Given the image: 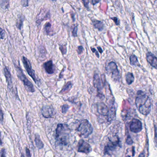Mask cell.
I'll return each instance as SVG.
<instances>
[{"label": "cell", "mask_w": 157, "mask_h": 157, "mask_svg": "<svg viewBox=\"0 0 157 157\" xmlns=\"http://www.w3.org/2000/svg\"><path fill=\"white\" fill-rule=\"evenodd\" d=\"M71 135V131L67 125L59 124L57 125L55 134L56 145L67 146L70 143Z\"/></svg>", "instance_id": "obj_2"}, {"label": "cell", "mask_w": 157, "mask_h": 157, "mask_svg": "<svg viewBox=\"0 0 157 157\" xmlns=\"http://www.w3.org/2000/svg\"><path fill=\"white\" fill-rule=\"evenodd\" d=\"M97 110L98 113L102 116H107L109 111L107 106L103 102H99L97 104Z\"/></svg>", "instance_id": "obj_14"}, {"label": "cell", "mask_w": 157, "mask_h": 157, "mask_svg": "<svg viewBox=\"0 0 157 157\" xmlns=\"http://www.w3.org/2000/svg\"><path fill=\"white\" fill-rule=\"evenodd\" d=\"M44 32L47 35L52 36L55 34L53 29L52 28V25L51 23L47 22L45 24L44 26Z\"/></svg>", "instance_id": "obj_17"}, {"label": "cell", "mask_w": 157, "mask_h": 157, "mask_svg": "<svg viewBox=\"0 0 157 157\" xmlns=\"http://www.w3.org/2000/svg\"><path fill=\"white\" fill-rule=\"evenodd\" d=\"M13 65L16 70V74L18 78L23 83L25 89L30 93H34L35 91V89L32 83L27 78L20 66L17 65L14 63H13Z\"/></svg>", "instance_id": "obj_3"}, {"label": "cell", "mask_w": 157, "mask_h": 157, "mask_svg": "<svg viewBox=\"0 0 157 157\" xmlns=\"http://www.w3.org/2000/svg\"><path fill=\"white\" fill-rule=\"evenodd\" d=\"M69 107H69L68 105H67V104L63 105L62 106V113L63 114H65V113L68 111Z\"/></svg>", "instance_id": "obj_28"}, {"label": "cell", "mask_w": 157, "mask_h": 157, "mask_svg": "<svg viewBox=\"0 0 157 157\" xmlns=\"http://www.w3.org/2000/svg\"><path fill=\"white\" fill-rule=\"evenodd\" d=\"M42 114L45 118H51L54 117L56 111L53 107L51 106H44L42 109Z\"/></svg>", "instance_id": "obj_11"}, {"label": "cell", "mask_w": 157, "mask_h": 157, "mask_svg": "<svg viewBox=\"0 0 157 157\" xmlns=\"http://www.w3.org/2000/svg\"><path fill=\"white\" fill-rule=\"evenodd\" d=\"M6 151L5 149H2L1 151V157H6Z\"/></svg>", "instance_id": "obj_39"}, {"label": "cell", "mask_w": 157, "mask_h": 157, "mask_svg": "<svg viewBox=\"0 0 157 157\" xmlns=\"http://www.w3.org/2000/svg\"><path fill=\"white\" fill-rule=\"evenodd\" d=\"M24 18L23 15L21 14H19L18 15V19L16 22V27L19 30H21L22 29V27L23 25V22L24 21Z\"/></svg>", "instance_id": "obj_22"}, {"label": "cell", "mask_w": 157, "mask_h": 157, "mask_svg": "<svg viewBox=\"0 0 157 157\" xmlns=\"http://www.w3.org/2000/svg\"><path fill=\"white\" fill-rule=\"evenodd\" d=\"M50 17H51V15H50V11L46 9H42L38 15L36 16V24L39 26L42 22L50 19Z\"/></svg>", "instance_id": "obj_9"}, {"label": "cell", "mask_w": 157, "mask_h": 157, "mask_svg": "<svg viewBox=\"0 0 157 157\" xmlns=\"http://www.w3.org/2000/svg\"><path fill=\"white\" fill-rule=\"evenodd\" d=\"M91 3L93 5H95L97 3H99L100 2V1H96V0H92L91 1Z\"/></svg>", "instance_id": "obj_40"}, {"label": "cell", "mask_w": 157, "mask_h": 157, "mask_svg": "<svg viewBox=\"0 0 157 157\" xmlns=\"http://www.w3.org/2000/svg\"><path fill=\"white\" fill-rule=\"evenodd\" d=\"M1 7L3 9H9V1H6V0H1Z\"/></svg>", "instance_id": "obj_25"}, {"label": "cell", "mask_w": 157, "mask_h": 157, "mask_svg": "<svg viewBox=\"0 0 157 157\" xmlns=\"http://www.w3.org/2000/svg\"></svg>", "instance_id": "obj_46"}, {"label": "cell", "mask_w": 157, "mask_h": 157, "mask_svg": "<svg viewBox=\"0 0 157 157\" xmlns=\"http://www.w3.org/2000/svg\"><path fill=\"white\" fill-rule=\"evenodd\" d=\"M119 146L120 140L118 137H115L113 139H109V142L104 148V153L105 154H109Z\"/></svg>", "instance_id": "obj_8"}, {"label": "cell", "mask_w": 157, "mask_h": 157, "mask_svg": "<svg viewBox=\"0 0 157 157\" xmlns=\"http://www.w3.org/2000/svg\"><path fill=\"white\" fill-rule=\"evenodd\" d=\"M92 21V24L95 28L97 29L99 31H103L104 28V24L103 22L95 19H93Z\"/></svg>", "instance_id": "obj_18"}, {"label": "cell", "mask_w": 157, "mask_h": 157, "mask_svg": "<svg viewBox=\"0 0 157 157\" xmlns=\"http://www.w3.org/2000/svg\"><path fill=\"white\" fill-rule=\"evenodd\" d=\"M77 31H78V26H76L74 27L73 31H72V35L74 37H77Z\"/></svg>", "instance_id": "obj_30"}, {"label": "cell", "mask_w": 157, "mask_h": 157, "mask_svg": "<svg viewBox=\"0 0 157 157\" xmlns=\"http://www.w3.org/2000/svg\"><path fill=\"white\" fill-rule=\"evenodd\" d=\"M29 1L28 0H22L21 1V3L22 6L24 7H27L29 6Z\"/></svg>", "instance_id": "obj_33"}, {"label": "cell", "mask_w": 157, "mask_h": 157, "mask_svg": "<svg viewBox=\"0 0 157 157\" xmlns=\"http://www.w3.org/2000/svg\"><path fill=\"white\" fill-rule=\"evenodd\" d=\"M71 17H72V19H73V21L74 22L75 21V15L74 14H71Z\"/></svg>", "instance_id": "obj_43"}, {"label": "cell", "mask_w": 157, "mask_h": 157, "mask_svg": "<svg viewBox=\"0 0 157 157\" xmlns=\"http://www.w3.org/2000/svg\"><path fill=\"white\" fill-rule=\"evenodd\" d=\"M138 157H145V153L144 152H141V153L139 155Z\"/></svg>", "instance_id": "obj_42"}, {"label": "cell", "mask_w": 157, "mask_h": 157, "mask_svg": "<svg viewBox=\"0 0 157 157\" xmlns=\"http://www.w3.org/2000/svg\"><path fill=\"white\" fill-rule=\"evenodd\" d=\"M39 52L40 55H41V56H43V57H44V56L45 57L47 53L44 47L42 45L39 47Z\"/></svg>", "instance_id": "obj_27"}, {"label": "cell", "mask_w": 157, "mask_h": 157, "mask_svg": "<svg viewBox=\"0 0 157 157\" xmlns=\"http://www.w3.org/2000/svg\"><path fill=\"white\" fill-rule=\"evenodd\" d=\"M106 71L108 74H111L113 80L115 82H119L120 80V73L116 63L111 62L105 67Z\"/></svg>", "instance_id": "obj_7"}, {"label": "cell", "mask_w": 157, "mask_h": 157, "mask_svg": "<svg viewBox=\"0 0 157 157\" xmlns=\"http://www.w3.org/2000/svg\"><path fill=\"white\" fill-rule=\"evenodd\" d=\"M125 80L128 84H131L135 81V77L133 74L131 73H128L126 74Z\"/></svg>", "instance_id": "obj_23"}, {"label": "cell", "mask_w": 157, "mask_h": 157, "mask_svg": "<svg viewBox=\"0 0 157 157\" xmlns=\"http://www.w3.org/2000/svg\"><path fill=\"white\" fill-rule=\"evenodd\" d=\"M73 84L71 81H68L66 84L62 88L61 91H60V94H65L68 93L71 90V88L73 87Z\"/></svg>", "instance_id": "obj_20"}, {"label": "cell", "mask_w": 157, "mask_h": 157, "mask_svg": "<svg viewBox=\"0 0 157 157\" xmlns=\"http://www.w3.org/2000/svg\"><path fill=\"white\" fill-rule=\"evenodd\" d=\"M129 61H130V64L132 66L136 67V66H140V64L139 62L137 57L135 55H131L129 57Z\"/></svg>", "instance_id": "obj_21"}, {"label": "cell", "mask_w": 157, "mask_h": 157, "mask_svg": "<svg viewBox=\"0 0 157 157\" xmlns=\"http://www.w3.org/2000/svg\"><path fill=\"white\" fill-rule=\"evenodd\" d=\"M135 103L140 114L144 115L149 114L151 109V102L149 97L145 92L141 90L137 91Z\"/></svg>", "instance_id": "obj_1"}, {"label": "cell", "mask_w": 157, "mask_h": 157, "mask_svg": "<svg viewBox=\"0 0 157 157\" xmlns=\"http://www.w3.org/2000/svg\"><path fill=\"white\" fill-rule=\"evenodd\" d=\"M146 59L149 64L155 69H157V57L150 52L146 54Z\"/></svg>", "instance_id": "obj_16"}, {"label": "cell", "mask_w": 157, "mask_h": 157, "mask_svg": "<svg viewBox=\"0 0 157 157\" xmlns=\"http://www.w3.org/2000/svg\"><path fill=\"white\" fill-rule=\"evenodd\" d=\"M93 84L96 88L98 93H101V91L103 89V85L98 74L95 73L94 74L93 77Z\"/></svg>", "instance_id": "obj_13"}, {"label": "cell", "mask_w": 157, "mask_h": 157, "mask_svg": "<svg viewBox=\"0 0 157 157\" xmlns=\"http://www.w3.org/2000/svg\"><path fill=\"white\" fill-rule=\"evenodd\" d=\"M154 133H155L154 143H155V146L157 148V125H155L154 126Z\"/></svg>", "instance_id": "obj_29"}, {"label": "cell", "mask_w": 157, "mask_h": 157, "mask_svg": "<svg viewBox=\"0 0 157 157\" xmlns=\"http://www.w3.org/2000/svg\"><path fill=\"white\" fill-rule=\"evenodd\" d=\"M1 32H0V35H1V39H3L5 37V32L4 30H3L2 28H1V30H0Z\"/></svg>", "instance_id": "obj_35"}, {"label": "cell", "mask_w": 157, "mask_h": 157, "mask_svg": "<svg viewBox=\"0 0 157 157\" xmlns=\"http://www.w3.org/2000/svg\"><path fill=\"white\" fill-rule=\"evenodd\" d=\"M1 122H2V120H3V113H2V110H1Z\"/></svg>", "instance_id": "obj_44"}, {"label": "cell", "mask_w": 157, "mask_h": 157, "mask_svg": "<svg viewBox=\"0 0 157 157\" xmlns=\"http://www.w3.org/2000/svg\"><path fill=\"white\" fill-rule=\"evenodd\" d=\"M126 142L129 145H131V144H133V140H132L130 136H128L127 137V138L126 140Z\"/></svg>", "instance_id": "obj_36"}, {"label": "cell", "mask_w": 157, "mask_h": 157, "mask_svg": "<svg viewBox=\"0 0 157 157\" xmlns=\"http://www.w3.org/2000/svg\"><path fill=\"white\" fill-rule=\"evenodd\" d=\"M107 116V119L109 122H111L115 118L116 108L114 105H112L110 109H109V113H108Z\"/></svg>", "instance_id": "obj_19"}, {"label": "cell", "mask_w": 157, "mask_h": 157, "mask_svg": "<svg viewBox=\"0 0 157 157\" xmlns=\"http://www.w3.org/2000/svg\"><path fill=\"white\" fill-rule=\"evenodd\" d=\"M35 141L36 145V147H37L39 149H41L43 148V143L42 142V140H41V138H40V136H39L38 134H36V135Z\"/></svg>", "instance_id": "obj_24"}, {"label": "cell", "mask_w": 157, "mask_h": 157, "mask_svg": "<svg viewBox=\"0 0 157 157\" xmlns=\"http://www.w3.org/2000/svg\"><path fill=\"white\" fill-rule=\"evenodd\" d=\"M3 72L4 75L6 79V82L8 84V88L9 90L12 93L13 95L16 98L19 99L18 96V91L17 88H15L13 87V83L12 77L9 69L7 66H5L3 68Z\"/></svg>", "instance_id": "obj_6"}, {"label": "cell", "mask_w": 157, "mask_h": 157, "mask_svg": "<svg viewBox=\"0 0 157 157\" xmlns=\"http://www.w3.org/2000/svg\"><path fill=\"white\" fill-rule=\"evenodd\" d=\"M21 61L27 73L32 77L34 83L38 86H40L41 84V80L36 75L34 70L32 68V64L30 61L25 56L22 57Z\"/></svg>", "instance_id": "obj_5"}, {"label": "cell", "mask_w": 157, "mask_h": 157, "mask_svg": "<svg viewBox=\"0 0 157 157\" xmlns=\"http://www.w3.org/2000/svg\"><path fill=\"white\" fill-rule=\"evenodd\" d=\"M91 49L92 52L95 54L96 57H97V58H99V54L98 52L97 51L96 49L95 48H94V47H91Z\"/></svg>", "instance_id": "obj_37"}, {"label": "cell", "mask_w": 157, "mask_h": 157, "mask_svg": "<svg viewBox=\"0 0 157 157\" xmlns=\"http://www.w3.org/2000/svg\"><path fill=\"white\" fill-rule=\"evenodd\" d=\"M76 130L81 136L87 138L92 134L93 129L91 124L88 120L84 119L80 121Z\"/></svg>", "instance_id": "obj_4"}, {"label": "cell", "mask_w": 157, "mask_h": 157, "mask_svg": "<svg viewBox=\"0 0 157 157\" xmlns=\"http://www.w3.org/2000/svg\"><path fill=\"white\" fill-rule=\"evenodd\" d=\"M84 47H83L82 46H79L77 47V53L79 55L83 53V52H84Z\"/></svg>", "instance_id": "obj_31"}, {"label": "cell", "mask_w": 157, "mask_h": 157, "mask_svg": "<svg viewBox=\"0 0 157 157\" xmlns=\"http://www.w3.org/2000/svg\"><path fill=\"white\" fill-rule=\"evenodd\" d=\"M98 50L99 52L100 53V54H102L103 53V50L102 48L100 47H97Z\"/></svg>", "instance_id": "obj_41"}, {"label": "cell", "mask_w": 157, "mask_h": 157, "mask_svg": "<svg viewBox=\"0 0 157 157\" xmlns=\"http://www.w3.org/2000/svg\"><path fill=\"white\" fill-rule=\"evenodd\" d=\"M130 131L133 133H137L140 132L142 129V125L141 122L138 119L134 118L129 125Z\"/></svg>", "instance_id": "obj_12"}, {"label": "cell", "mask_w": 157, "mask_h": 157, "mask_svg": "<svg viewBox=\"0 0 157 157\" xmlns=\"http://www.w3.org/2000/svg\"><path fill=\"white\" fill-rule=\"evenodd\" d=\"M77 150L78 152L88 154L92 151V148L87 141L81 139L78 141Z\"/></svg>", "instance_id": "obj_10"}, {"label": "cell", "mask_w": 157, "mask_h": 157, "mask_svg": "<svg viewBox=\"0 0 157 157\" xmlns=\"http://www.w3.org/2000/svg\"><path fill=\"white\" fill-rule=\"evenodd\" d=\"M67 44L59 45V49L63 55H65L67 53Z\"/></svg>", "instance_id": "obj_26"}, {"label": "cell", "mask_w": 157, "mask_h": 157, "mask_svg": "<svg viewBox=\"0 0 157 157\" xmlns=\"http://www.w3.org/2000/svg\"><path fill=\"white\" fill-rule=\"evenodd\" d=\"M25 151H26V156L27 157H31V153L30 152V150L26 148V149H25Z\"/></svg>", "instance_id": "obj_38"}, {"label": "cell", "mask_w": 157, "mask_h": 157, "mask_svg": "<svg viewBox=\"0 0 157 157\" xmlns=\"http://www.w3.org/2000/svg\"><path fill=\"white\" fill-rule=\"evenodd\" d=\"M44 69L48 74H53L55 72V67L52 60H49L43 64Z\"/></svg>", "instance_id": "obj_15"}, {"label": "cell", "mask_w": 157, "mask_h": 157, "mask_svg": "<svg viewBox=\"0 0 157 157\" xmlns=\"http://www.w3.org/2000/svg\"><path fill=\"white\" fill-rule=\"evenodd\" d=\"M82 2H83L85 8H86L88 10L89 9V6H88L89 2V1H88V0H82Z\"/></svg>", "instance_id": "obj_32"}, {"label": "cell", "mask_w": 157, "mask_h": 157, "mask_svg": "<svg viewBox=\"0 0 157 157\" xmlns=\"http://www.w3.org/2000/svg\"><path fill=\"white\" fill-rule=\"evenodd\" d=\"M21 157H24V155L23 153H22Z\"/></svg>", "instance_id": "obj_45"}, {"label": "cell", "mask_w": 157, "mask_h": 157, "mask_svg": "<svg viewBox=\"0 0 157 157\" xmlns=\"http://www.w3.org/2000/svg\"><path fill=\"white\" fill-rule=\"evenodd\" d=\"M111 19L115 23L116 25H118L120 24V20L116 17H113V18H111Z\"/></svg>", "instance_id": "obj_34"}]
</instances>
